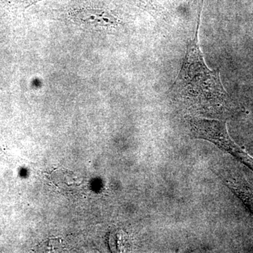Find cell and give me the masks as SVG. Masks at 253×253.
<instances>
[{
	"label": "cell",
	"instance_id": "cell-1",
	"mask_svg": "<svg viewBox=\"0 0 253 253\" xmlns=\"http://www.w3.org/2000/svg\"><path fill=\"white\" fill-rule=\"evenodd\" d=\"M172 91L183 99L196 103H220L226 99L219 72L211 71L205 63L197 34L188 45L185 59Z\"/></svg>",
	"mask_w": 253,
	"mask_h": 253
},
{
	"label": "cell",
	"instance_id": "cell-2",
	"mask_svg": "<svg viewBox=\"0 0 253 253\" xmlns=\"http://www.w3.org/2000/svg\"><path fill=\"white\" fill-rule=\"evenodd\" d=\"M191 126L196 137L214 143L253 171V158L233 141L228 133L225 122L195 118L191 120Z\"/></svg>",
	"mask_w": 253,
	"mask_h": 253
},
{
	"label": "cell",
	"instance_id": "cell-3",
	"mask_svg": "<svg viewBox=\"0 0 253 253\" xmlns=\"http://www.w3.org/2000/svg\"><path fill=\"white\" fill-rule=\"evenodd\" d=\"M72 22L88 29L113 32L119 26V20L108 10L97 8H80L68 14Z\"/></svg>",
	"mask_w": 253,
	"mask_h": 253
},
{
	"label": "cell",
	"instance_id": "cell-4",
	"mask_svg": "<svg viewBox=\"0 0 253 253\" xmlns=\"http://www.w3.org/2000/svg\"><path fill=\"white\" fill-rule=\"evenodd\" d=\"M12 4L16 5L21 9H26L33 5L36 4L43 0H9Z\"/></svg>",
	"mask_w": 253,
	"mask_h": 253
}]
</instances>
